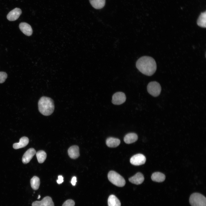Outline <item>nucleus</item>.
<instances>
[{"label": "nucleus", "instance_id": "1", "mask_svg": "<svg viewBox=\"0 0 206 206\" xmlns=\"http://www.w3.org/2000/svg\"><path fill=\"white\" fill-rule=\"evenodd\" d=\"M136 66L140 72L148 76L152 75L156 72L157 65L154 60L148 56H143L137 61Z\"/></svg>", "mask_w": 206, "mask_h": 206}, {"label": "nucleus", "instance_id": "2", "mask_svg": "<svg viewBox=\"0 0 206 206\" xmlns=\"http://www.w3.org/2000/svg\"><path fill=\"white\" fill-rule=\"evenodd\" d=\"M38 109L40 112L45 116L51 115L54 109V104L53 100L50 98L42 96L38 102Z\"/></svg>", "mask_w": 206, "mask_h": 206}, {"label": "nucleus", "instance_id": "3", "mask_svg": "<svg viewBox=\"0 0 206 206\" xmlns=\"http://www.w3.org/2000/svg\"><path fill=\"white\" fill-rule=\"evenodd\" d=\"M108 177L109 181L114 185L118 187H122L126 183L124 178L116 172L111 171L109 172Z\"/></svg>", "mask_w": 206, "mask_h": 206}, {"label": "nucleus", "instance_id": "4", "mask_svg": "<svg viewBox=\"0 0 206 206\" xmlns=\"http://www.w3.org/2000/svg\"><path fill=\"white\" fill-rule=\"evenodd\" d=\"M189 201L191 206H206V198L202 194L197 193L190 195Z\"/></svg>", "mask_w": 206, "mask_h": 206}, {"label": "nucleus", "instance_id": "5", "mask_svg": "<svg viewBox=\"0 0 206 206\" xmlns=\"http://www.w3.org/2000/svg\"><path fill=\"white\" fill-rule=\"evenodd\" d=\"M161 88L160 84L156 81L149 82L147 86L148 93L154 97H157L160 94Z\"/></svg>", "mask_w": 206, "mask_h": 206}, {"label": "nucleus", "instance_id": "6", "mask_svg": "<svg viewBox=\"0 0 206 206\" xmlns=\"http://www.w3.org/2000/svg\"><path fill=\"white\" fill-rule=\"evenodd\" d=\"M126 100V96L124 93L122 92H118L113 95L112 102L114 104L119 105L124 103Z\"/></svg>", "mask_w": 206, "mask_h": 206}, {"label": "nucleus", "instance_id": "7", "mask_svg": "<svg viewBox=\"0 0 206 206\" xmlns=\"http://www.w3.org/2000/svg\"><path fill=\"white\" fill-rule=\"evenodd\" d=\"M146 161L145 156L141 154H138L132 157L130 160V163L132 165L138 166L144 164Z\"/></svg>", "mask_w": 206, "mask_h": 206}, {"label": "nucleus", "instance_id": "8", "mask_svg": "<svg viewBox=\"0 0 206 206\" xmlns=\"http://www.w3.org/2000/svg\"><path fill=\"white\" fill-rule=\"evenodd\" d=\"M32 206H54L51 197L46 196L41 201H35L32 204Z\"/></svg>", "mask_w": 206, "mask_h": 206}, {"label": "nucleus", "instance_id": "9", "mask_svg": "<svg viewBox=\"0 0 206 206\" xmlns=\"http://www.w3.org/2000/svg\"><path fill=\"white\" fill-rule=\"evenodd\" d=\"M35 153L36 151L34 148H31L28 149L23 155L22 158L23 163L25 164L29 163Z\"/></svg>", "mask_w": 206, "mask_h": 206}, {"label": "nucleus", "instance_id": "10", "mask_svg": "<svg viewBox=\"0 0 206 206\" xmlns=\"http://www.w3.org/2000/svg\"><path fill=\"white\" fill-rule=\"evenodd\" d=\"M22 13L21 10L18 8H16L11 11L7 14V19L10 21H14L19 17Z\"/></svg>", "mask_w": 206, "mask_h": 206}, {"label": "nucleus", "instance_id": "11", "mask_svg": "<svg viewBox=\"0 0 206 206\" xmlns=\"http://www.w3.org/2000/svg\"><path fill=\"white\" fill-rule=\"evenodd\" d=\"M20 30L25 35L31 36L32 33V28L29 24L25 22H21L19 25Z\"/></svg>", "mask_w": 206, "mask_h": 206}, {"label": "nucleus", "instance_id": "12", "mask_svg": "<svg viewBox=\"0 0 206 206\" xmlns=\"http://www.w3.org/2000/svg\"><path fill=\"white\" fill-rule=\"evenodd\" d=\"M144 180L143 175L140 172L137 173L135 175L129 179V181L130 182L137 185L142 183Z\"/></svg>", "mask_w": 206, "mask_h": 206}, {"label": "nucleus", "instance_id": "13", "mask_svg": "<svg viewBox=\"0 0 206 206\" xmlns=\"http://www.w3.org/2000/svg\"><path fill=\"white\" fill-rule=\"evenodd\" d=\"M68 153L70 157L75 159L80 156L79 147L77 145H74L70 147L68 150Z\"/></svg>", "mask_w": 206, "mask_h": 206}, {"label": "nucleus", "instance_id": "14", "mask_svg": "<svg viewBox=\"0 0 206 206\" xmlns=\"http://www.w3.org/2000/svg\"><path fill=\"white\" fill-rule=\"evenodd\" d=\"M29 142L28 138L26 137L23 136L19 139L18 143H14L13 145V147L15 149H18L25 147L27 145Z\"/></svg>", "mask_w": 206, "mask_h": 206}, {"label": "nucleus", "instance_id": "15", "mask_svg": "<svg viewBox=\"0 0 206 206\" xmlns=\"http://www.w3.org/2000/svg\"><path fill=\"white\" fill-rule=\"evenodd\" d=\"M138 138V137L136 134L134 133H130L127 134L125 136L124 140L126 143L129 144L136 142Z\"/></svg>", "mask_w": 206, "mask_h": 206}, {"label": "nucleus", "instance_id": "16", "mask_svg": "<svg viewBox=\"0 0 206 206\" xmlns=\"http://www.w3.org/2000/svg\"><path fill=\"white\" fill-rule=\"evenodd\" d=\"M120 140L117 138L110 137L107 138L106 140V144L108 147L115 148L118 146L120 144Z\"/></svg>", "mask_w": 206, "mask_h": 206}, {"label": "nucleus", "instance_id": "17", "mask_svg": "<svg viewBox=\"0 0 206 206\" xmlns=\"http://www.w3.org/2000/svg\"><path fill=\"white\" fill-rule=\"evenodd\" d=\"M108 206H121V203L118 199L114 195L109 196L108 200Z\"/></svg>", "mask_w": 206, "mask_h": 206}, {"label": "nucleus", "instance_id": "18", "mask_svg": "<svg viewBox=\"0 0 206 206\" xmlns=\"http://www.w3.org/2000/svg\"><path fill=\"white\" fill-rule=\"evenodd\" d=\"M152 180L154 181L157 182H161L165 179V175L163 173L156 172L153 173L151 177Z\"/></svg>", "mask_w": 206, "mask_h": 206}, {"label": "nucleus", "instance_id": "19", "mask_svg": "<svg viewBox=\"0 0 206 206\" xmlns=\"http://www.w3.org/2000/svg\"><path fill=\"white\" fill-rule=\"evenodd\" d=\"M92 6L94 8L98 9L102 8L105 5V0H89Z\"/></svg>", "mask_w": 206, "mask_h": 206}, {"label": "nucleus", "instance_id": "20", "mask_svg": "<svg viewBox=\"0 0 206 206\" xmlns=\"http://www.w3.org/2000/svg\"><path fill=\"white\" fill-rule=\"evenodd\" d=\"M206 12L201 13L199 15L197 21L198 25L199 26L203 27H206Z\"/></svg>", "mask_w": 206, "mask_h": 206}, {"label": "nucleus", "instance_id": "21", "mask_svg": "<svg viewBox=\"0 0 206 206\" xmlns=\"http://www.w3.org/2000/svg\"><path fill=\"white\" fill-rule=\"evenodd\" d=\"M30 184L31 188L34 190H37L40 184L39 178L37 177L34 176L30 180Z\"/></svg>", "mask_w": 206, "mask_h": 206}, {"label": "nucleus", "instance_id": "22", "mask_svg": "<svg viewBox=\"0 0 206 206\" xmlns=\"http://www.w3.org/2000/svg\"><path fill=\"white\" fill-rule=\"evenodd\" d=\"M36 156L38 162L41 163H43L45 160L47 155L44 151L40 150L37 152Z\"/></svg>", "mask_w": 206, "mask_h": 206}, {"label": "nucleus", "instance_id": "23", "mask_svg": "<svg viewBox=\"0 0 206 206\" xmlns=\"http://www.w3.org/2000/svg\"><path fill=\"white\" fill-rule=\"evenodd\" d=\"M7 74L4 72H0V84L5 82L7 78Z\"/></svg>", "mask_w": 206, "mask_h": 206}, {"label": "nucleus", "instance_id": "24", "mask_svg": "<svg viewBox=\"0 0 206 206\" xmlns=\"http://www.w3.org/2000/svg\"><path fill=\"white\" fill-rule=\"evenodd\" d=\"M75 203L72 200L69 199L65 201L62 206H74Z\"/></svg>", "mask_w": 206, "mask_h": 206}, {"label": "nucleus", "instance_id": "25", "mask_svg": "<svg viewBox=\"0 0 206 206\" xmlns=\"http://www.w3.org/2000/svg\"><path fill=\"white\" fill-rule=\"evenodd\" d=\"M64 181L63 178L61 175H59L58 176V179L57 181V183L59 184L62 183Z\"/></svg>", "mask_w": 206, "mask_h": 206}, {"label": "nucleus", "instance_id": "26", "mask_svg": "<svg viewBox=\"0 0 206 206\" xmlns=\"http://www.w3.org/2000/svg\"><path fill=\"white\" fill-rule=\"evenodd\" d=\"M76 177H74L72 178L71 180V183L72 185L74 186L76 185Z\"/></svg>", "mask_w": 206, "mask_h": 206}, {"label": "nucleus", "instance_id": "27", "mask_svg": "<svg viewBox=\"0 0 206 206\" xmlns=\"http://www.w3.org/2000/svg\"><path fill=\"white\" fill-rule=\"evenodd\" d=\"M40 195H38V198H37V199H39V198H40Z\"/></svg>", "mask_w": 206, "mask_h": 206}]
</instances>
